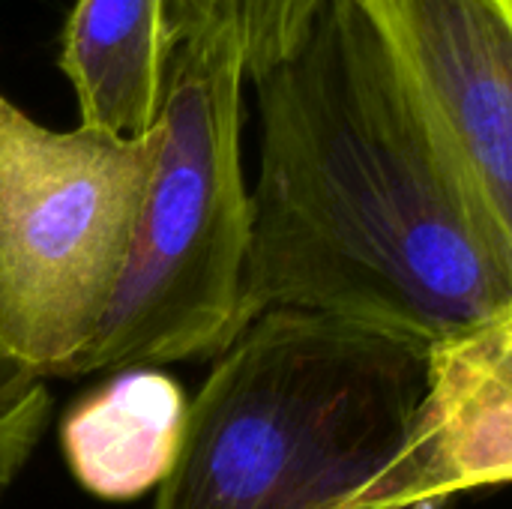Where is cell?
<instances>
[{
    "instance_id": "obj_1",
    "label": "cell",
    "mask_w": 512,
    "mask_h": 509,
    "mask_svg": "<svg viewBox=\"0 0 512 509\" xmlns=\"http://www.w3.org/2000/svg\"><path fill=\"white\" fill-rule=\"evenodd\" d=\"M255 87L246 324L300 309L429 351L510 309V252L357 0Z\"/></svg>"
},
{
    "instance_id": "obj_2",
    "label": "cell",
    "mask_w": 512,
    "mask_h": 509,
    "mask_svg": "<svg viewBox=\"0 0 512 509\" xmlns=\"http://www.w3.org/2000/svg\"><path fill=\"white\" fill-rule=\"evenodd\" d=\"M423 390L426 348L270 309L192 399L153 509H342L399 450Z\"/></svg>"
},
{
    "instance_id": "obj_3",
    "label": "cell",
    "mask_w": 512,
    "mask_h": 509,
    "mask_svg": "<svg viewBox=\"0 0 512 509\" xmlns=\"http://www.w3.org/2000/svg\"><path fill=\"white\" fill-rule=\"evenodd\" d=\"M243 63L180 45L156 117L162 144L117 300L69 375L219 357L246 327L252 189L243 180Z\"/></svg>"
},
{
    "instance_id": "obj_4",
    "label": "cell",
    "mask_w": 512,
    "mask_h": 509,
    "mask_svg": "<svg viewBox=\"0 0 512 509\" xmlns=\"http://www.w3.org/2000/svg\"><path fill=\"white\" fill-rule=\"evenodd\" d=\"M159 126L135 138L54 132L0 93V348L66 378L123 285Z\"/></svg>"
},
{
    "instance_id": "obj_5",
    "label": "cell",
    "mask_w": 512,
    "mask_h": 509,
    "mask_svg": "<svg viewBox=\"0 0 512 509\" xmlns=\"http://www.w3.org/2000/svg\"><path fill=\"white\" fill-rule=\"evenodd\" d=\"M512 258V3L357 0Z\"/></svg>"
},
{
    "instance_id": "obj_6",
    "label": "cell",
    "mask_w": 512,
    "mask_h": 509,
    "mask_svg": "<svg viewBox=\"0 0 512 509\" xmlns=\"http://www.w3.org/2000/svg\"><path fill=\"white\" fill-rule=\"evenodd\" d=\"M498 486H512V306L426 351L405 441L342 509H447Z\"/></svg>"
},
{
    "instance_id": "obj_7",
    "label": "cell",
    "mask_w": 512,
    "mask_h": 509,
    "mask_svg": "<svg viewBox=\"0 0 512 509\" xmlns=\"http://www.w3.org/2000/svg\"><path fill=\"white\" fill-rule=\"evenodd\" d=\"M189 402L174 378L156 369H123L78 399L60 426L72 477L102 501H132L171 474Z\"/></svg>"
},
{
    "instance_id": "obj_8",
    "label": "cell",
    "mask_w": 512,
    "mask_h": 509,
    "mask_svg": "<svg viewBox=\"0 0 512 509\" xmlns=\"http://www.w3.org/2000/svg\"><path fill=\"white\" fill-rule=\"evenodd\" d=\"M171 54L165 0H75L60 36V69L81 126L120 138L153 129Z\"/></svg>"
},
{
    "instance_id": "obj_9",
    "label": "cell",
    "mask_w": 512,
    "mask_h": 509,
    "mask_svg": "<svg viewBox=\"0 0 512 509\" xmlns=\"http://www.w3.org/2000/svg\"><path fill=\"white\" fill-rule=\"evenodd\" d=\"M330 0H165L171 45L222 42L240 54L249 81L291 60Z\"/></svg>"
},
{
    "instance_id": "obj_10",
    "label": "cell",
    "mask_w": 512,
    "mask_h": 509,
    "mask_svg": "<svg viewBox=\"0 0 512 509\" xmlns=\"http://www.w3.org/2000/svg\"><path fill=\"white\" fill-rule=\"evenodd\" d=\"M510 3H512V0H510Z\"/></svg>"
}]
</instances>
